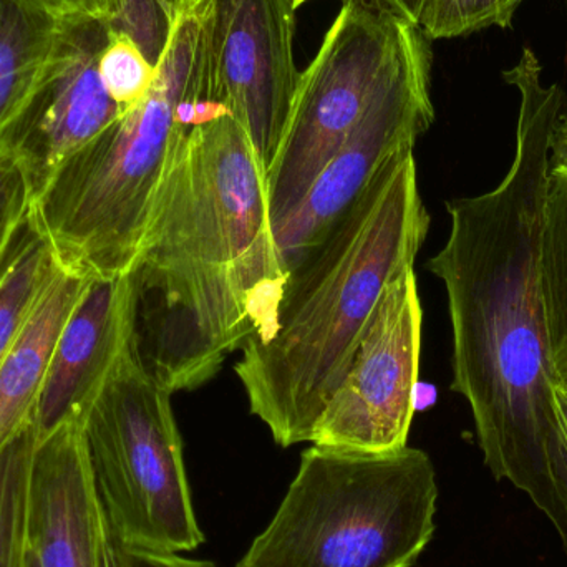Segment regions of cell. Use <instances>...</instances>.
Listing matches in <instances>:
<instances>
[{"label":"cell","mask_w":567,"mask_h":567,"mask_svg":"<svg viewBox=\"0 0 567 567\" xmlns=\"http://www.w3.org/2000/svg\"><path fill=\"white\" fill-rule=\"evenodd\" d=\"M503 79L522 93L512 168L492 192L446 203L449 239L426 266L445 286L452 390L472 409L486 465L567 545V435L542 276L549 173L567 158L566 96L543 83L529 49Z\"/></svg>","instance_id":"1"},{"label":"cell","mask_w":567,"mask_h":567,"mask_svg":"<svg viewBox=\"0 0 567 567\" xmlns=\"http://www.w3.org/2000/svg\"><path fill=\"white\" fill-rule=\"evenodd\" d=\"M133 278L138 353L172 395L205 385L268 326L287 271L265 166L229 113L179 142Z\"/></svg>","instance_id":"2"},{"label":"cell","mask_w":567,"mask_h":567,"mask_svg":"<svg viewBox=\"0 0 567 567\" xmlns=\"http://www.w3.org/2000/svg\"><path fill=\"white\" fill-rule=\"evenodd\" d=\"M429 229L415 156L403 153L287 271L268 326L235 367L278 445L310 442L386 287L413 269Z\"/></svg>","instance_id":"3"},{"label":"cell","mask_w":567,"mask_h":567,"mask_svg":"<svg viewBox=\"0 0 567 567\" xmlns=\"http://www.w3.org/2000/svg\"><path fill=\"white\" fill-rule=\"evenodd\" d=\"M213 110L203 0L178 10L150 95L66 159L37 193L30 223L60 268L133 275L173 155Z\"/></svg>","instance_id":"4"},{"label":"cell","mask_w":567,"mask_h":567,"mask_svg":"<svg viewBox=\"0 0 567 567\" xmlns=\"http://www.w3.org/2000/svg\"><path fill=\"white\" fill-rule=\"evenodd\" d=\"M435 466L419 449L312 445L236 567H412L435 533Z\"/></svg>","instance_id":"5"},{"label":"cell","mask_w":567,"mask_h":567,"mask_svg":"<svg viewBox=\"0 0 567 567\" xmlns=\"http://www.w3.org/2000/svg\"><path fill=\"white\" fill-rule=\"evenodd\" d=\"M85 439L103 509L125 549L182 555L205 542L172 393L148 372L138 343L90 410Z\"/></svg>","instance_id":"6"},{"label":"cell","mask_w":567,"mask_h":567,"mask_svg":"<svg viewBox=\"0 0 567 567\" xmlns=\"http://www.w3.org/2000/svg\"><path fill=\"white\" fill-rule=\"evenodd\" d=\"M416 32L419 27L373 0H347L300 73L278 155L266 173L272 233L355 128Z\"/></svg>","instance_id":"7"},{"label":"cell","mask_w":567,"mask_h":567,"mask_svg":"<svg viewBox=\"0 0 567 567\" xmlns=\"http://www.w3.org/2000/svg\"><path fill=\"white\" fill-rule=\"evenodd\" d=\"M423 310L413 269L383 293L310 443L353 453L405 449L415 413Z\"/></svg>","instance_id":"8"},{"label":"cell","mask_w":567,"mask_h":567,"mask_svg":"<svg viewBox=\"0 0 567 567\" xmlns=\"http://www.w3.org/2000/svg\"><path fill=\"white\" fill-rule=\"evenodd\" d=\"M435 118L430 99V52L422 30L412 37L399 66L370 103L355 128L329 159L299 205L275 229L276 249L289 271L319 245L330 226L365 193L377 176Z\"/></svg>","instance_id":"9"},{"label":"cell","mask_w":567,"mask_h":567,"mask_svg":"<svg viewBox=\"0 0 567 567\" xmlns=\"http://www.w3.org/2000/svg\"><path fill=\"white\" fill-rule=\"evenodd\" d=\"M206 90L248 133L266 173L278 155L300 73L292 0H203Z\"/></svg>","instance_id":"10"},{"label":"cell","mask_w":567,"mask_h":567,"mask_svg":"<svg viewBox=\"0 0 567 567\" xmlns=\"http://www.w3.org/2000/svg\"><path fill=\"white\" fill-rule=\"evenodd\" d=\"M109 40V25L100 17L60 16L49 56L0 135V148L29 173L33 198L66 159L125 113L100 76V55Z\"/></svg>","instance_id":"11"},{"label":"cell","mask_w":567,"mask_h":567,"mask_svg":"<svg viewBox=\"0 0 567 567\" xmlns=\"http://www.w3.org/2000/svg\"><path fill=\"white\" fill-rule=\"evenodd\" d=\"M135 343L133 275L92 279L56 337L33 419L39 435L70 420L85 422Z\"/></svg>","instance_id":"12"},{"label":"cell","mask_w":567,"mask_h":567,"mask_svg":"<svg viewBox=\"0 0 567 567\" xmlns=\"http://www.w3.org/2000/svg\"><path fill=\"white\" fill-rule=\"evenodd\" d=\"M103 505L86 449L85 422L39 435L30 472L27 538L37 567H100Z\"/></svg>","instance_id":"13"},{"label":"cell","mask_w":567,"mask_h":567,"mask_svg":"<svg viewBox=\"0 0 567 567\" xmlns=\"http://www.w3.org/2000/svg\"><path fill=\"white\" fill-rule=\"evenodd\" d=\"M90 281L59 266L0 363V452L35 419L56 337Z\"/></svg>","instance_id":"14"},{"label":"cell","mask_w":567,"mask_h":567,"mask_svg":"<svg viewBox=\"0 0 567 567\" xmlns=\"http://www.w3.org/2000/svg\"><path fill=\"white\" fill-rule=\"evenodd\" d=\"M59 22L43 0H0V135L25 102Z\"/></svg>","instance_id":"15"},{"label":"cell","mask_w":567,"mask_h":567,"mask_svg":"<svg viewBox=\"0 0 567 567\" xmlns=\"http://www.w3.org/2000/svg\"><path fill=\"white\" fill-rule=\"evenodd\" d=\"M56 268L52 249L29 219L0 271V363L19 340Z\"/></svg>","instance_id":"16"},{"label":"cell","mask_w":567,"mask_h":567,"mask_svg":"<svg viewBox=\"0 0 567 567\" xmlns=\"http://www.w3.org/2000/svg\"><path fill=\"white\" fill-rule=\"evenodd\" d=\"M37 443L32 422L0 452V567H29L27 509Z\"/></svg>","instance_id":"17"},{"label":"cell","mask_w":567,"mask_h":567,"mask_svg":"<svg viewBox=\"0 0 567 567\" xmlns=\"http://www.w3.org/2000/svg\"><path fill=\"white\" fill-rule=\"evenodd\" d=\"M178 16L176 0H113L105 22L110 33L132 40L158 69Z\"/></svg>","instance_id":"18"},{"label":"cell","mask_w":567,"mask_h":567,"mask_svg":"<svg viewBox=\"0 0 567 567\" xmlns=\"http://www.w3.org/2000/svg\"><path fill=\"white\" fill-rule=\"evenodd\" d=\"M523 0H425L419 29L430 39L468 35L488 27H509Z\"/></svg>","instance_id":"19"},{"label":"cell","mask_w":567,"mask_h":567,"mask_svg":"<svg viewBox=\"0 0 567 567\" xmlns=\"http://www.w3.org/2000/svg\"><path fill=\"white\" fill-rule=\"evenodd\" d=\"M99 69L106 92L123 112L150 95L158 75V69L148 62L135 42L115 33H110Z\"/></svg>","instance_id":"20"},{"label":"cell","mask_w":567,"mask_h":567,"mask_svg":"<svg viewBox=\"0 0 567 567\" xmlns=\"http://www.w3.org/2000/svg\"><path fill=\"white\" fill-rule=\"evenodd\" d=\"M32 203L29 173L12 153L0 148V271L29 223Z\"/></svg>","instance_id":"21"},{"label":"cell","mask_w":567,"mask_h":567,"mask_svg":"<svg viewBox=\"0 0 567 567\" xmlns=\"http://www.w3.org/2000/svg\"><path fill=\"white\" fill-rule=\"evenodd\" d=\"M125 551L126 567H216L212 561L185 558L178 553H152L140 551V549H125Z\"/></svg>","instance_id":"22"},{"label":"cell","mask_w":567,"mask_h":567,"mask_svg":"<svg viewBox=\"0 0 567 567\" xmlns=\"http://www.w3.org/2000/svg\"><path fill=\"white\" fill-rule=\"evenodd\" d=\"M551 337L553 362L559 380L567 385V307L556 313L549 322Z\"/></svg>","instance_id":"23"},{"label":"cell","mask_w":567,"mask_h":567,"mask_svg":"<svg viewBox=\"0 0 567 567\" xmlns=\"http://www.w3.org/2000/svg\"><path fill=\"white\" fill-rule=\"evenodd\" d=\"M100 567H126V551L116 533L113 532L105 509H103L102 549H100Z\"/></svg>","instance_id":"24"},{"label":"cell","mask_w":567,"mask_h":567,"mask_svg":"<svg viewBox=\"0 0 567 567\" xmlns=\"http://www.w3.org/2000/svg\"><path fill=\"white\" fill-rule=\"evenodd\" d=\"M373 2L415 27H419L423 7H425V0H373Z\"/></svg>","instance_id":"25"},{"label":"cell","mask_w":567,"mask_h":567,"mask_svg":"<svg viewBox=\"0 0 567 567\" xmlns=\"http://www.w3.org/2000/svg\"><path fill=\"white\" fill-rule=\"evenodd\" d=\"M50 9L55 10L59 16L65 13H83L85 0H43Z\"/></svg>","instance_id":"26"},{"label":"cell","mask_w":567,"mask_h":567,"mask_svg":"<svg viewBox=\"0 0 567 567\" xmlns=\"http://www.w3.org/2000/svg\"><path fill=\"white\" fill-rule=\"evenodd\" d=\"M556 405H558L559 416H561L563 426L567 435V385L559 380L555 390Z\"/></svg>","instance_id":"27"},{"label":"cell","mask_w":567,"mask_h":567,"mask_svg":"<svg viewBox=\"0 0 567 567\" xmlns=\"http://www.w3.org/2000/svg\"><path fill=\"white\" fill-rule=\"evenodd\" d=\"M198 2V0H176V6H178L179 9H185V7L193 6V3Z\"/></svg>","instance_id":"28"},{"label":"cell","mask_w":567,"mask_h":567,"mask_svg":"<svg viewBox=\"0 0 567 567\" xmlns=\"http://www.w3.org/2000/svg\"><path fill=\"white\" fill-rule=\"evenodd\" d=\"M293 2V6L297 7V9H299L300 6H302V3H306L307 0H292Z\"/></svg>","instance_id":"29"},{"label":"cell","mask_w":567,"mask_h":567,"mask_svg":"<svg viewBox=\"0 0 567 567\" xmlns=\"http://www.w3.org/2000/svg\"><path fill=\"white\" fill-rule=\"evenodd\" d=\"M29 567H37L35 559L32 558V555H30Z\"/></svg>","instance_id":"30"}]
</instances>
